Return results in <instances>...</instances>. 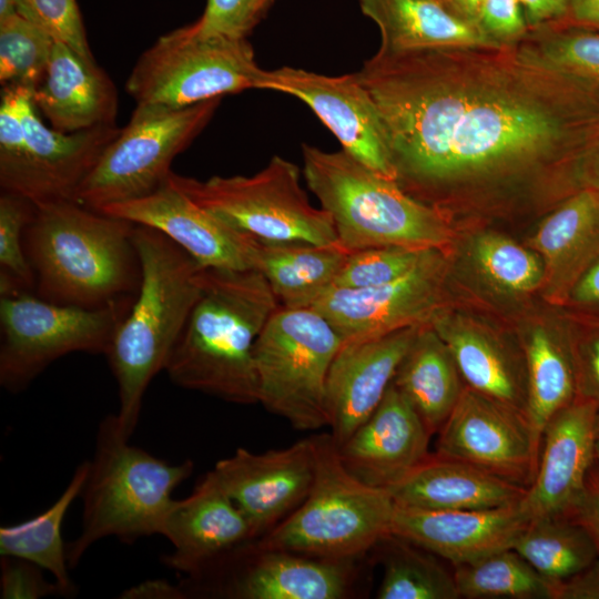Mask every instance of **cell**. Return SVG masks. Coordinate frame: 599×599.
I'll return each instance as SVG.
<instances>
[{"mask_svg":"<svg viewBox=\"0 0 599 599\" xmlns=\"http://www.w3.org/2000/svg\"><path fill=\"white\" fill-rule=\"evenodd\" d=\"M453 12L476 24L477 16L484 0H441ZM478 27V26H477Z\"/></svg>","mask_w":599,"mask_h":599,"instance_id":"obj_54","label":"cell"},{"mask_svg":"<svg viewBox=\"0 0 599 599\" xmlns=\"http://www.w3.org/2000/svg\"><path fill=\"white\" fill-rule=\"evenodd\" d=\"M531 245L550 274V291L566 300L582 273L599 257V194L578 190L538 227Z\"/></svg>","mask_w":599,"mask_h":599,"instance_id":"obj_27","label":"cell"},{"mask_svg":"<svg viewBox=\"0 0 599 599\" xmlns=\"http://www.w3.org/2000/svg\"><path fill=\"white\" fill-rule=\"evenodd\" d=\"M33 103L57 131L73 133L114 125L119 98L116 88L94 59L54 42Z\"/></svg>","mask_w":599,"mask_h":599,"instance_id":"obj_25","label":"cell"},{"mask_svg":"<svg viewBox=\"0 0 599 599\" xmlns=\"http://www.w3.org/2000/svg\"><path fill=\"white\" fill-rule=\"evenodd\" d=\"M567 1L569 2V4H571V3H573V2H576L578 0H567Z\"/></svg>","mask_w":599,"mask_h":599,"instance_id":"obj_58","label":"cell"},{"mask_svg":"<svg viewBox=\"0 0 599 599\" xmlns=\"http://www.w3.org/2000/svg\"><path fill=\"white\" fill-rule=\"evenodd\" d=\"M527 374V416L541 438L551 417L577 398L571 343L534 328L522 347Z\"/></svg>","mask_w":599,"mask_h":599,"instance_id":"obj_33","label":"cell"},{"mask_svg":"<svg viewBox=\"0 0 599 599\" xmlns=\"http://www.w3.org/2000/svg\"><path fill=\"white\" fill-rule=\"evenodd\" d=\"M18 13L16 0H0V21Z\"/></svg>","mask_w":599,"mask_h":599,"instance_id":"obj_56","label":"cell"},{"mask_svg":"<svg viewBox=\"0 0 599 599\" xmlns=\"http://www.w3.org/2000/svg\"><path fill=\"white\" fill-rule=\"evenodd\" d=\"M580 522L592 537L599 552V475L592 470L586 490L569 516Z\"/></svg>","mask_w":599,"mask_h":599,"instance_id":"obj_48","label":"cell"},{"mask_svg":"<svg viewBox=\"0 0 599 599\" xmlns=\"http://www.w3.org/2000/svg\"><path fill=\"white\" fill-rule=\"evenodd\" d=\"M278 307L260 271L204 267L164 369L171 382L234 404L258 403L254 346Z\"/></svg>","mask_w":599,"mask_h":599,"instance_id":"obj_2","label":"cell"},{"mask_svg":"<svg viewBox=\"0 0 599 599\" xmlns=\"http://www.w3.org/2000/svg\"><path fill=\"white\" fill-rule=\"evenodd\" d=\"M133 298L130 294L99 307H82L30 292L0 296V385L18 393L62 356L105 355Z\"/></svg>","mask_w":599,"mask_h":599,"instance_id":"obj_13","label":"cell"},{"mask_svg":"<svg viewBox=\"0 0 599 599\" xmlns=\"http://www.w3.org/2000/svg\"><path fill=\"white\" fill-rule=\"evenodd\" d=\"M577 397L599 405V328L571 343Z\"/></svg>","mask_w":599,"mask_h":599,"instance_id":"obj_46","label":"cell"},{"mask_svg":"<svg viewBox=\"0 0 599 599\" xmlns=\"http://www.w3.org/2000/svg\"><path fill=\"white\" fill-rule=\"evenodd\" d=\"M266 90L303 101L339 141L343 151L380 176L395 181L379 112L357 72L324 75L282 67L270 71Z\"/></svg>","mask_w":599,"mask_h":599,"instance_id":"obj_18","label":"cell"},{"mask_svg":"<svg viewBox=\"0 0 599 599\" xmlns=\"http://www.w3.org/2000/svg\"><path fill=\"white\" fill-rule=\"evenodd\" d=\"M512 548L555 585L572 577L599 557L588 530L566 516L530 520Z\"/></svg>","mask_w":599,"mask_h":599,"instance_id":"obj_34","label":"cell"},{"mask_svg":"<svg viewBox=\"0 0 599 599\" xmlns=\"http://www.w3.org/2000/svg\"><path fill=\"white\" fill-rule=\"evenodd\" d=\"M386 489L398 506L463 510L518 504L527 488L465 460L435 453Z\"/></svg>","mask_w":599,"mask_h":599,"instance_id":"obj_26","label":"cell"},{"mask_svg":"<svg viewBox=\"0 0 599 599\" xmlns=\"http://www.w3.org/2000/svg\"><path fill=\"white\" fill-rule=\"evenodd\" d=\"M247 39L200 35L182 27L160 37L136 60L125 90L136 104L184 108L250 89L266 90Z\"/></svg>","mask_w":599,"mask_h":599,"instance_id":"obj_10","label":"cell"},{"mask_svg":"<svg viewBox=\"0 0 599 599\" xmlns=\"http://www.w3.org/2000/svg\"><path fill=\"white\" fill-rule=\"evenodd\" d=\"M435 250L376 246L351 252L333 287L357 290L390 283L414 270Z\"/></svg>","mask_w":599,"mask_h":599,"instance_id":"obj_41","label":"cell"},{"mask_svg":"<svg viewBox=\"0 0 599 599\" xmlns=\"http://www.w3.org/2000/svg\"><path fill=\"white\" fill-rule=\"evenodd\" d=\"M447 262L443 250L404 276L369 288L331 287L309 307L319 312L343 342L430 325L444 312Z\"/></svg>","mask_w":599,"mask_h":599,"instance_id":"obj_15","label":"cell"},{"mask_svg":"<svg viewBox=\"0 0 599 599\" xmlns=\"http://www.w3.org/2000/svg\"><path fill=\"white\" fill-rule=\"evenodd\" d=\"M358 3L362 12L378 27L384 49L502 45L441 0H358Z\"/></svg>","mask_w":599,"mask_h":599,"instance_id":"obj_28","label":"cell"},{"mask_svg":"<svg viewBox=\"0 0 599 599\" xmlns=\"http://www.w3.org/2000/svg\"><path fill=\"white\" fill-rule=\"evenodd\" d=\"M471 255L485 278L506 293H530L545 281L541 257L502 235L480 234L473 243Z\"/></svg>","mask_w":599,"mask_h":599,"instance_id":"obj_38","label":"cell"},{"mask_svg":"<svg viewBox=\"0 0 599 599\" xmlns=\"http://www.w3.org/2000/svg\"><path fill=\"white\" fill-rule=\"evenodd\" d=\"M303 176L329 213L349 253L376 246L444 250L451 230L445 213L407 194L345 151L303 144Z\"/></svg>","mask_w":599,"mask_h":599,"instance_id":"obj_6","label":"cell"},{"mask_svg":"<svg viewBox=\"0 0 599 599\" xmlns=\"http://www.w3.org/2000/svg\"><path fill=\"white\" fill-rule=\"evenodd\" d=\"M459 597L467 599H555L556 585L512 547L454 567Z\"/></svg>","mask_w":599,"mask_h":599,"instance_id":"obj_37","label":"cell"},{"mask_svg":"<svg viewBox=\"0 0 599 599\" xmlns=\"http://www.w3.org/2000/svg\"><path fill=\"white\" fill-rule=\"evenodd\" d=\"M555 599H599V557L581 571L557 583Z\"/></svg>","mask_w":599,"mask_h":599,"instance_id":"obj_47","label":"cell"},{"mask_svg":"<svg viewBox=\"0 0 599 599\" xmlns=\"http://www.w3.org/2000/svg\"><path fill=\"white\" fill-rule=\"evenodd\" d=\"M593 470L599 475V405L596 413L595 426H593Z\"/></svg>","mask_w":599,"mask_h":599,"instance_id":"obj_55","label":"cell"},{"mask_svg":"<svg viewBox=\"0 0 599 599\" xmlns=\"http://www.w3.org/2000/svg\"><path fill=\"white\" fill-rule=\"evenodd\" d=\"M140 283L105 356L118 386L116 417L131 437L152 379L165 369L201 290L204 267L161 232L135 225Z\"/></svg>","mask_w":599,"mask_h":599,"instance_id":"obj_3","label":"cell"},{"mask_svg":"<svg viewBox=\"0 0 599 599\" xmlns=\"http://www.w3.org/2000/svg\"><path fill=\"white\" fill-rule=\"evenodd\" d=\"M528 27L560 22L568 12L567 0H519Z\"/></svg>","mask_w":599,"mask_h":599,"instance_id":"obj_50","label":"cell"},{"mask_svg":"<svg viewBox=\"0 0 599 599\" xmlns=\"http://www.w3.org/2000/svg\"><path fill=\"white\" fill-rule=\"evenodd\" d=\"M419 328L343 342L326 383L327 426L337 448L380 404Z\"/></svg>","mask_w":599,"mask_h":599,"instance_id":"obj_21","label":"cell"},{"mask_svg":"<svg viewBox=\"0 0 599 599\" xmlns=\"http://www.w3.org/2000/svg\"><path fill=\"white\" fill-rule=\"evenodd\" d=\"M430 326L449 349L468 387L527 414V374L486 333L445 312Z\"/></svg>","mask_w":599,"mask_h":599,"instance_id":"obj_29","label":"cell"},{"mask_svg":"<svg viewBox=\"0 0 599 599\" xmlns=\"http://www.w3.org/2000/svg\"><path fill=\"white\" fill-rule=\"evenodd\" d=\"M349 252L339 243L261 242L256 270L283 307H307L333 287Z\"/></svg>","mask_w":599,"mask_h":599,"instance_id":"obj_31","label":"cell"},{"mask_svg":"<svg viewBox=\"0 0 599 599\" xmlns=\"http://www.w3.org/2000/svg\"><path fill=\"white\" fill-rule=\"evenodd\" d=\"M315 437L316 467L304 501L264 536L262 548L325 559H359L390 534L396 504L385 488L355 478L329 434Z\"/></svg>","mask_w":599,"mask_h":599,"instance_id":"obj_7","label":"cell"},{"mask_svg":"<svg viewBox=\"0 0 599 599\" xmlns=\"http://www.w3.org/2000/svg\"><path fill=\"white\" fill-rule=\"evenodd\" d=\"M116 414L99 425L93 457L81 497L82 522L79 536L67 545L70 569L88 549L106 537L131 544L160 535L175 488L194 469L187 459L173 465L133 446Z\"/></svg>","mask_w":599,"mask_h":599,"instance_id":"obj_5","label":"cell"},{"mask_svg":"<svg viewBox=\"0 0 599 599\" xmlns=\"http://www.w3.org/2000/svg\"><path fill=\"white\" fill-rule=\"evenodd\" d=\"M35 205L23 196L0 195V296L30 292L34 273L23 245V235Z\"/></svg>","mask_w":599,"mask_h":599,"instance_id":"obj_40","label":"cell"},{"mask_svg":"<svg viewBox=\"0 0 599 599\" xmlns=\"http://www.w3.org/2000/svg\"><path fill=\"white\" fill-rule=\"evenodd\" d=\"M382 550L383 578L378 599H458L454 572L434 554L388 534L375 546Z\"/></svg>","mask_w":599,"mask_h":599,"instance_id":"obj_36","label":"cell"},{"mask_svg":"<svg viewBox=\"0 0 599 599\" xmlns=\"http://www.w3.org/2000/svg\"><path fill=\"white\" fill-rule=\"evenodd\" d=\"M90 460L80 463L59 498L37 516L0 528V555L28 560L53 577L64 597L75 593L69 575L62 522L73 500L82 493Z\"/></svg>","mask_w":599,"mask_h":599,"instance_id":"obj_32","label":"cell"},{"mask_svg":"<svg viewBox=\"0 0 599 599\" xmlns=\"http://www.w3.org/2000/svg\"><path fill=\"white\" fill-rule=\"evenodd\" d=\"M263 6L266 8V10L268 11V9L274 4V2L276 0H261Z\"/></svg>","mask_w":599,"mask_h":599,"instance_id":"obj_57","label":"cell"},{"mask_svg":"<svg viewBox=\"0 0 599 599\" xmlns=\"http://www.w3.org/2000/svg\"><path fill=\"white\" fill-rule=\"evenodd\" d=\"M54 42L19 13L0 21L1 87L22 85L33 91L44 75Z\"/></svg>","mask_w":599,"mask_h":599,"instance_id":"obj_39","label":"cell"},{"mask_svg":"<svg viewBox=\"0 0 599 599\" xmlns=\"http://www.w3.org/2000/svg\"><path fill=\"white\" fill-rule=\"evenodd\" d=\"M160 535L173 547L162 562L184 576L201 571L255 539L248 520L211 471L190 496L174 499Z\"/></svg>","mask_w":599,"mask_h":599,"instance_id":"obj_22","label":"cell"},{"mask_svg":"<svg viewBox=\"0 0 599 599\" xmlns=\"http://www.w3.org/2000/svg\"><path fill=\"white\" fill-rule=\"evenodd\" d=\"M356 560L262 548L253 539L179 585L186 598L343 599L351 595Z\"/></svg>","mask_w":599,"mask_h":599,"instance_id":"obj_14","label":"cell"},{"mask_svg":"<svg viewBox=\"0 0 599 599\" xmlns=\"http://www.w3.org/2000/svg\"><path fill=\"white\" fill-rule=\"evenodd\" d=\"M357 74L379 112L395 182L436 209L464 182L575 164L599 113L512 45L388 50Z\"/></svg>","mask_w":599,"mask_h":599,"instance_id":"obj_1","label":"cell"},{"mask_svg":"<svg viewBox=\"0 0 599 599\" xmlns=\"http://www.w3.org/2000/svg\"><path fill=\"white\" fill-rule=\"evenodd\" d=\"M575 180L578 190L590 189L599 194V136L580 156L575 169Z\"/></svg>","mask_w":599,"mask_h":599,"instance_id":"obj_52","label":"cell"},{"mask_svg":"<svg viewBox=\"0 0 599 599\" xmlns=\"http://www.w3.org/2000/svg\"><path fill=\"white\" fill-rule=\"evenodd\" d=\"M598 404L577 397L546 424L536 474L519 506L530 520L569 517L579 504L595 463Z\"/></svg>","mask_w":599,"mask_h":599,"instance_id":"obj_20","label":"cell"},{"mask_svg":"<svg viewBox=\"0 0 599 599\" xmlns=\"http://www.w3.org/2000/svg\"><path fill=\"white\" fill-rule=\"evenodd\" d=\"M342 344L316 309L280 306L254 346L258 403L296 429L327 426V376Z\"/></svg>","mask_w":599,"mask_h":599,"instance_id":"obj_9","label":"cell"},{"mask_svg":"<svg viewBox=\"0 0 599 599\" xmlns=\"http://www.w3.org/2000/svg\"><path fill=\"white\" fill-rule=\"evenodd\" d=\"M315 437L280 449L237 448L211 470L248 520L257 539L291 515L307 497L315 476Z\"/></svg>","mask_w":599,"mask_h":599,"instance_id":"obj_17","label":"cell"},{"mask_svg":"<svg viewBox=\"0 0 599 599\" xmlns=\"http://www.w3.org/2000/svg\"><path fill=\"white\" fill-rule=\"evenodd\" d=\"M430 436L392 383L373 414L338 447V455L355 478L386 489L429 455Z\"/></svg>","mask_w":599,"mask_h":599,"instance_id":"obj_24","label":"cell"},{"mask_svg":"<svg viewBox=\"0 0 599 599\" xmlns=\"http://www.w3.org/2000/svg\"><path fill=\"white\" fill-rule=\"evenodd\" d=\"M222 98L184 108L136 104L77 191L92 210L145 196L171 174L173 160L204 130Z\"/></svg>","mask_w":599,"mask_h":599,"instance_id":"obj_12","label":"cell"},{"mask_svg":"<svg viewBox=\"0 0 599 599\" xmlns=\"http://www.w3.org/2000/svg\"><path fill=\"white\" fill-rule=\"evenodd\" d=\"M99 211L161 232L203 267L256 270L261 241L199 205L170 175L145 196Z\"/></svg>","mask_w":599,"mask_h":599,"instance_id":"obj_19","label":"cell"},{"mask_svg":"<svg viewBox=\"0 0 599 599\" xmlns=\"http://www.w3.org/2000/svg\"><path fill=\"white\" fill-rule=\"evenodd\" d=\"M39 566L16 557L1 556L0 598L39 599L63 596L58 583L48 581Z\"/></svg>","mask_w":599,"mask_h":599,"instance_id":"obj_44","label":"cell"},{"mask_svg":"<svg viewBox=\"0 0 599 599\" xmlns=\"http://www.w3.org/2000/svg\"><path fill=\"white\" fill-rule=\"evenodd\" d=\"M22 85L2 87L0 103V185L34 205L74 200L120 128L98 126L63 133L47 126Z\"/></svg>","mask_w":599,"mask_h":599,"instance_id":"obj_8","label":"cell"},{"mask_svg":"<svg viewBox=\"0 0 599 599\" xmlns=\"http://www.w3.org/2000/svg\"><path fill=\"white\" fill-rule=\"evenodd\" d=\"M16 4L19 14L43 29L55 42L94 59L75 0H16Z\"/></svg>","mask_w":599,"mask_h":599,"instance_id":"obj_42","label":"cell"},{"mask_svg":"<svg viewBox=\"0 0 599 599\" xmlns=\"http://www.w3.org/2000/svg\"><path fill=\"white\" fill-rule=\"evenodd\" d=\"M458 367L430 325L422 326L400 362L393 385L410 403L428 432L438 433L464 388Z\"/></svg>","mask_w":599,"mask_h":599,"instance_id":"obj_30","label":"cell"},{"mask_svg":"<svg viewBox=\"0 0 599 599\" xmlns=\"http://www.w3.org/2000/svg\"><path fill=\"white\" fill-rule=\"evenodd\" d=\"M170 180L205 210L261 242L338 243L328 212L315 207L301 185V170L274 155L251 176L205 181L171 172Z\"/></svg>","mask_w":599,"mask_h":599,"instance_id":"obj_11","label":"cell"},{"mask_svg":"<svg viewBox=\"0 0 599 599\" xmlns=\"http://www.w3.org/2000/svg\"><path fill=\"white\" fill-rule=\"evenodd\" d=\"M124 599H183L186 598L180 585H172L163 579L145 580L124 590Z\"/></svg>","mask_w":599,"mask_h":599,"instance_id":"obj_51","label":"cell"},{"mask_svg":"<svg viewBox=\"0 0 599 599\" xmlns=\"http://www.w3.org/2000/svg\"><path fill=\"white\" fill-rule=\"evenodd\" d=\"M566 300L581 311L599 314V257L573 284Z\"/></svg>","mask_w":599,"mask_h":599,"instance_id":"obj_49","label":"cell"},{"mask_svg":"<svg viewBox=\"0 0 599 599\" xmlns=\"http://www.w3.org/2000/svg\"><path fill=\"white\" fill-rule=\"evenodd\" d=\"M266 12L261 0H207L203 14L186 27L200 35L247 39Z\"/></svg>","mask_w":599,"mask_h":599,"instance_id":"obj_43","label":"cell"},{"mask_svg":"<svg viewBox=\"0 0 599 599\" xmlns=\"http://www.w3.org/2000/svg\"><path fill=\"white\" fill-rule=\"evenodd\" d=\"M476 23L487 37L502 45L522 39L529 28L519 0H484Z\"/></svg>","mask_w":599,"mask_h":599,"instance_id":"obj_45","label":"cell"},{"mask_svg":"<svg viewBox=\"0 0 599 599\" xmlns=\"http://www.w3.org/2000/svg\"><path fill=\"white\" fill-rule=\"evenodd\" d=\"M528 524L519 502L500 508L463 510L396 505L390 534L455 567L511 548Z\"/></svg>","mask_w":599,"mask_h":599,"instance_id":"obj_23","label":"cell"},{"mask_svg":"<svg viewBox=\"0 0 599 599\" xmlns=\"http://www.w3.org/2000/svg\"><path fill=\"white\" fill-rule=\"evenodd\" d=\"M541 438L526 413L468 386L438 430L436 453L528 487Z\"/></svg>","mask_w":599,"mask_h":599,"instance_id":"obj_16","label":"cell"},{"mask_svg":"<svg viewBox=\"0 0 599 599\" xmlns=\"http://www.w3.org/2000/svg\"><path fill=\"white\" fill-rule=\"evenodd\" d=\"M134 226L74 200L35 205L24 247L39 297L99 307L136 291Z\"/></svg>","mask_w":599,"mask_h":599,"instance_id":"obj_4","label":"cell"},{"mask_svg":"<svg viewBox=\"0 0 599 599\" xmlns=\"http://www.w3.org/2000/svg\"><path fill=\"white\" fill-rule=\"evenodd\" d=\"M572 28L545 29L541 37L519 51L599 112V32Z\"/></svg>","mask_w":599,"mask_h":599,"instance_id":"obj_35","label":"cell"},{"mask_svg":"<svg viewBox=\"0 0 599 599\" xmlns=\"http://www.w3.org/2000/svg\"><path fill=\"white\" fill-rule=\"evenodd\" d=\"M557 24L599 29V0H578L571 3L565 18Z\"/></svg>","mask_w":599,"mask_h":599,"instance_id":"obj_53","label":"cell"}]
</instances>
